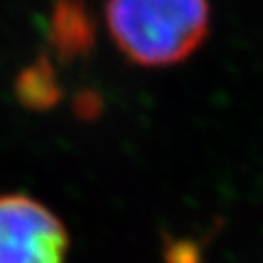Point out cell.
Wrapping results in <instances>:
<instances>
[{"label": "cell", "mask_w": 263, "mask_h": 263, "mask_svg": "<svg viewBox=\"0 0 263 263\" xmlns=\"http://www.w3.org/2000/svg\"><path fill=\"white\" fill-rule=\"evenodd\" d=\"M105 24L115 47L148 68L178 65L209 35V0H107Z\"/></svg>", "instance_id": "1"}, {"label": "cell", "mask_w": 263, "mask_h": 263, "mask_svg": "<svg viewBox=\"0 0 263 263\" xmlns=\"http://www.w3.org/2000/svg\"><path fill=\"white\" fill-rule=\"evenodd\" d=\"M68 246L65 222L41 201L0 195V263H65Z\"/></svg>", "instance_id": "2"}, {"label": "cell", "mask_w": 263, "mask_h": 263, "mask_svg": "<svg viewBox=\"0 0 263 263\" xmlns=\"http://www.w3.org/2000/svg\"><path fill=\"white\" fill-rule=\"evenodd\" d=\"M96 26L84 0H55L49 20V43L65 63L84 59L94 47Z\"/></svg>", "instance_id": "3"}, {"label": "cell", "mask_w": 263, "mask_h": 263, "mask_svg": "<svg viewBox=\"0 0 263 263\" xmlns=\"http://www.w3.org/2000/svg\"><path fill=\"white\" fill-rule=\"evenodd\" d=\"M16 98L24 107L33 111H45L59 104L63 90L51 61L47 57H39L28 65L14 82Z\"/></svg>", "instance_id": "4"}, {"label": "cell", "mask_w": 263, "mask_h": 263, "mask_svg": "<svg viewBox=\"0 0 263 263\" xmlns=\"http://www.w3.org/2000/svg\"><path fill=\"white\" fill-rule=\"evenodd\" d=\"M76 115L82 119H94L102 109V100L96 92H82L76 96L74 100Z\"/></svg>", "instance_id": "5"}]
</instances>
